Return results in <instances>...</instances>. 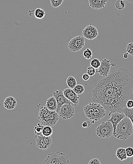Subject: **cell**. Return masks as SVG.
<instances>
[{"label":"cell","instance_id":"1","mask_svg":"<svg viewBox=\"0 0 133 164\" xmlns=\"http://www.w3.org/2000/svg\"><path fill=\"white\" fill-rule=\"evenodd\" d=\"M92 90V101L100 104L105 110L122 113L129 99L133 100V73L126 68L113 71L96 82Z\"/></svg>","mask_w":133,"mask_h":164},{"label":"cell","instance_id":"2","mask_svg":"<svg viewBox=\"0 0 133 164\" xmlns=\"http://www.w3.org/2000/svg\"><path fill=\"white\" fill-rule=\"evenodd\" d=\"M84 111L85 116L91 121L92 123L99 121L106 115L104 107L98 103L88 104L84 107Z\"/></svg>","mask_w":133,"mask_h":164},{"label":"cell","instance_id":"3","mask_svg":"<svg viewBox=\"0 0 133 164\" xmlns=\"http://www.w3.org/2000/svg\"><path fill=\"white\" fill-rule=\"evenodd\" d=\"M133 134V126L130 118L125 116L117 125L113 136L119 140L129 139Z\"/></svg>","mask_w":133,"mask_h":164},{"label":"cell","instance_id":"4","mask_svg":"<svg viewBox=\"0 0 133 164\" xmlns=\"http://www.w3.org/2000/svg\"><path fill=\"white\" fill-rule=\"evenodd\" d=\"M59 116L56 111L49 110L45 106L40 108L38 118L43 125L53 126L57 123Z\"/></svg>","mask_w":133,"mask_h":164},{"label":"cell","instance_id":"5","mask_svg":"<svg viewBox=\"0 0 133 164\" xmlns=\"http://www.w3.org/2000/svg\"><path fill=\"white\" fill-rule=\"evenodd\" d=\"M68 156L59 151L49 153L46 156L44 164H70Z\"/></svg>","mask_w":133,"mask_h":164},{"label":"cell","instance_id":"6","mask_svg":"<svg viewBox=\"0 0 133 164\" xmlns=\"http://www.w3.org/2000/svg\"><path fill=\"white\" fill-rule=\"evenodd\" d=\"M96 134L99 138H110L113 135V127L110 122H102L97 128H96Z\"/></svg>","mask_w":133,"mask_h":164},{"label":"cell","instance_id":"7","mask_svg":"<svg viewBox=\"0 0 133 164\" xmlns=\"http://www.w3.org/2000/svg\"><path fill=\"white\" fill-rule=\"evenodd\" d=\"M85 41L86 39L83 36H75L69 41L68 47L71 52H78L84 48Z\"/></svg>","mask_w":133,"mask_h":164},{"label":"cell","instance_id":"8","mask_svg":"<svg viewBox=\"0 0 133 164\" xmlns=\"http://www.w3.org/2000/svg\"><path fill=\"white\" fill-rule=\"evenodd\" d=\"M36 145L39 149L46 150L49 148L53 143V140L51 136L46 137L42 133L35 135Z\"/></svg>","mask_w":133,"mask_h":164},{"label":"cell","instance_id":"9","mask_svg":"<svg viewBox=\"0 0 133 164\" xmlns=\"http://www.w3.org/2000/svg\"><path fill=\"white\" fill-rule=\"evenodd\" d=\"M58 114L59 116L65 120L72 118L75 115L74 105L70 104H64L60 108Z\"/></svg>","mask_w":133,"mask_h":164},{"label":"cell","instance_id":"10","mask_svg":"<svg viewBox=\"0 0 133 164\" xmlns=\"http://www.w3.org/2000/svg\"><path fill=\"white\" fill-rule=\"evenodd\" d=\"M116 63H111L110 60L104 58L101 61V65L99 68L96 70V73H98L101 76L106 77L110 74L111 66H115Z\"/></svg>","mask_w":133,"mask_h":164},{"label":"cell","instance_id":"11","mask_svg":"<svg viewBox=\"0 0 133 164\" xmlns=\"http://www.w3.org/2000/svg\"><path fill=\"white\" fill-rule=\"evenodd\" d=\"M53 96L55 97L56 101H57V102L58 107L56 111L58 113L59 112L60 108H61L62 106L64 105V104H72V105H73L74 106V104L71 101H69L68 99L66 98L65 96H64L62 90H55L53 93Z\"/></svg>","mask_w":133,"mask_h":164},{"label":"cell","instance_id":"12","mask_svg":"<svg viewBox=\"0 0 133 164\" xmlns=\"http://www.w3.org/2000/svg\"><path fill=\"white\" fill-rule=\"evenodd\" d=\"M99 35L98 30L95 26L90 24L84 28L83 30L82 35L85 39H88L89 41L95 39L97 38Z\"/></svg>","mask_w":133,"mask_h":164},{"label":"cell","instance_id":"13","mask_svg":"<svg viewBox=\"0 0 133 164\" xmlns=\"http://www.w3.org/2000/svg\"><path fill=\"white\" fill-rule=\"evenodd\" d=\"M110 116H111L110 119H109L107 121L110 122L112 123V126L113 127V136L115 133L116 129L117 127V125L121 120L125 117V116L123 113L116 112L111 113Z\"/></svg>","mask_w":133,"mask_h":164},{"label":"cell","instance_id":"14","mask_svg":"<svg viewBox=\"0 0 133 164\" xmlns=\"http://www.w3.org/2000/svg\"><path fill=\"white\" fill-rule=\"evenodd\" d=\"M64 96L66 98L71 101L74 106L78 105L79 102V97L77 94L73 89L71 88H67L63 91Z\"/></svg>","mask_w":133,"mask_h":164},{"label":"cell","instance_id":"15","mask_svg":"<svg viewBox=\"0 0 133 164\" xmlns=\"http://www.w3.org/2000/svg\"><path fill=\"white\" fill-rule=\"evenodd\" d=\"M90 6L95 10H100L104 8L107 0H88Z\"/></svg>","mask_w":133,"mask_h":164},{"label":"cell","instance_id":"16","mask_svg":"<svg viewBox=\"0 0 133 164\" xmlns=\"http://www.w3.org/2000/svg\"><path fill=\"white\" fill-rule=\"evenodd\" d=\"M16 99L14 97L10 96L5 99L3 105L6 109L11 110L14 109L17 106Z\"/></svg>","mask_w":133,"mask_h":164},{"label":"cell","instance_id":"17","mask_svg":"<svg viewBox=\"0 0 133 164\" xmlns=\"http://www.w3.org/2000/svg\"><path fill=\"white\" fill-rule=\"evenodd\" d=\"M45 106L49 110L56 111L58 107L57 102L53 96L50 97L47 100Z\"/></svg>","mask_w":133,"mask_h":164},{"label":"cell","instance_id":"18","mask_svg":"<svg viewBox=\"0 0 133 164\" xmlns=\"http://www.w3.org/2000/svg\"><path fill=\"white\" fill-rule=\"evenodd\" d=\"M116 156L120 161L127 159L128 158L125 152V149L124 148H120L118 149L116 153Z\"/></svg>","mask_w":133,"mask_h":164},{"label":"cell","instance_id":"19","mask_svg":"<svg viewBox=\"0 0 133 164\" xmlns=\"http://www.w3.org/2000/svg\"><path fill=\"white\" fill-rule=\"evenodd\" d=\"M34 15L35 18L41 20L44 18L45 15V12L42 8H38L35 10Z\"/></svg>","mask_w":133,"mask_h":164},{"label":"cell","instance_id":"20","mask_svg":"<svg viewBox=\"0 0 133 164\" xmlns=\"http://www.w3.org/2000/svg\"><path fill=\"white\" fill-rule=\"evenodd\" d=\"M67 84L69 88H74V87L77 85V80L76 79L72 76H70L67 79Z\"/></svg>","mask_w":133,"mask_h":164},{"label":"cell","instance_id":"21","mask_svg":"<svg viewBox=\"0 0 133 164\" xmlns=\"http://www.w3.org/2000/svg\"><path fill=\"white\" fill-rule=\"evenodd\" d=\"M42 134L46 137L51 136L53 135V130L52 127L48 125H44L42 130Z\"/></svg>","mask_w":133,"mask_h":164},{"label":"cell","instance_id":"22","mask_svg":"<svg viewBox=\"0 0 133 164\" xmlns=\"http://www.w3.org/2000/svg\"><path fill=\"white\" fill-rule=\"evenodd\" d=\"M122 113H124L125 116L128 117V118H130L133 126V108H128L126 107L123 109Z\"/></svg>","mask_w":133,"mask_h":164},{"label":"cell","instance_id":"23","mask_svg":"<svg viewBox=\"0 0 133 164\" xmlns=\"http://www.w3.org/2000/svg\"><path fill=\"white\" fill-rule=\"evenodd\" d=\"M126 2L124 0H117L115 2V7L119 11L123 10L126 6Z\"/></svg>","mask_w":133,"mask_h":164},{"label":"cell","instance_id":"24","mask_svg":"<svg viewBox=\"0 0 133 164\" xmlns=\"http://www.w3.org/2000/svg\"><path fill=\"white\" fill-rule=\"evenodd\" d=\"M73 90L77 95H81L85 91V88L84 86L81 84L77 85L74 88H73Z\"/></svg>","mask_w":133,"mask_h":164},{"label":"cell","instance_id":"25","mask_svg":"<svg viewBox=\"0 0 133 164\" xmlns=\"http://www.w3.org/2000/svg\"><path fill=\"white\" fill-rule=\"evenodd\" d=\"M101 62L98 58H94L90 62V65L92 66V67L95 68V69L97 70L99 68L100 66Z\"/></svg>","mask_w":133,"mask_h":164},{"label":"cell","instance_id":"26","mask_svg":"<svg viewBox=\"0 0 133 164\" xmlns=\"http://www.w3.org/2000/svg\"><path fill=\"white\" fill-rule=\"evenodd\" d=\"M44 125H43L41 122L38 123L35 126L33 129L34 130L35 133L38 134V133H42V130L44 127Z\"/></svg>","mask_w":133,"mask_h":164},{"label":"cell","instance_id":"27","mask_svg":"<svg viewBox=\"0 0 133 164\" xmlns=\"http://www.w3.org/2000/svg\"><path fill=\"white\" fill-rule=\"evenodd\" d=\"M83 55L84 56V57L86 59H90L91 58L92 55V52L90 49L87 48L86 49L84 50Z\"/></svg>","mask_w":133,"mask_h":164},{"label":"cell","instance_id":"28","mask_svg":"<svg viewBox=\"0 0 133 164\" xmlns=\"http://www.w3.org/2000/svg\"><path fill=\"white\" fill-rule=\"evenodd\" d=\"M64 0H50L51 5L53 8H58L62 5Z\"/></svg>","mask_w":133,"mask_h":164},{"label":"cell","instance_id":"29","mask_svg":"<svg viewBox=\"0 0 133 164\" xmlns=\"http://www.w3.org/2000/svg\"><path fill=\"white\" fill-rule=\"evenodd\" d=\"M127 52L128 53V54H130L131 56H133V43L130 42L127 45Z\"/></svg>","mask_w":133,"mask_h":164},{"label":"cell","instance_id":"30","mask_svg":"<svg viewBox=\"0 0 133 164\" xmlns=\"http://www.w3.org/2000/svg\"><path fill=\"white\" fill-rule=\"evenodd\" d=\"M87 73L90 76H94L96 73V69L92 66H89L87 69Z\"/></svg>","mask_w":133,"mask_h":164},{"label":"cell","instance_id":"31","mask_svg":"<svg viewBox=\"0 0 133 164\" xmlns=\"http://www.w3.org/2000/svg\"><path fill=\"white\" fill-rule=\"evenodd\" d=\"M125 149V152L128 158H132L133 156V148L132 147H128Z\"/></svg>","mask_w":133,"mask_h":164},{"label":"cell","instance_id":"32","mask_svg":"<svg viewBox=\"0 0 133 164\" xmlns=\"http://www.w3.org/2000/svg\"><path fill=\"white\" fill-rule=\"evenodd\" d=\"M91 124V122L89 121H86L83 122L82 126L83 128H88V127H90Z\"/></svg>","mask_w":133,"mask_h":164},{"label":"cell","instance_id":"33","mask_svg":"<svg viewBox=\"0 0 133 164\" xmlns=\"http://www.w3.org/2000/svg\"><path fill=\"white\" fill-rule=\"evenodd\" d=\"M126 107L128 108H133V100L132 99H129L127 101L126 104Z\"/></svg>","mask_w":133,"mask_h":164},{"label":"cell","instance_id":"34","mask_svg":"<svg viewBox=\"0 0 133 164\" xmlns=\"http://www.w3.org/2000/svg\"><path fill=\"white\" fill-rule=\"evenodd\" d=\"M89 164H100L101 162L98 159H93L88 162Z\"/></svg>","mask_w":133,"mask_h":164},{"label":"cell","instance_id":"35","mask_svg":"<svg viewBox=\"0 0 133 164\" xmlns=\"http://www.w3.org/2000/svg\"><path fill=\"white\" fill-rule=\"evenodd\" d=\"M90 76L88 73H84V74L82 75V79H83L84 81H88V80L90 79Z\"/></svg>","mask_w":133,"mask_h":164},{"label":"cell","instance_id":"36","mask_svg":"<svg viewBox=\"0 0 133 164\" xmlns=\"http://www.w3.org/2000/svg\"><path fill=\"white\" fill-rule=\"evenodd\" d=\"M128 57V53L127 52V53H124L123 54V57L125 59H127Z\"/></svg>","mask_w":133,"mask_h":164},{"label":"cell","instance_id":"37","mask_svg":"<svg viewBox=\"0 0 133 164\" xmlns=\"http://www.w3.org/2000/svg\"><path fill=\"white\" fill-rule=\"evenodd\" d=\"M125 1L129 2H133V0H125Z\"/></svg>","mask_w":133,"mask_h":164}]
</instances>
